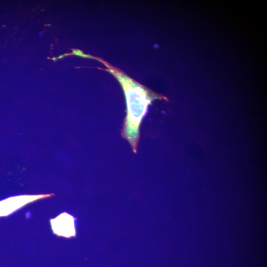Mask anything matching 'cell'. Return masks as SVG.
<instances>
[{
	"label": "cell",
	"instance_id": "cell-2",
	"mask_svg": "<svg viewBox=\"0 0 267 267\" xmlns=\"http://www.w3.org/2000/svg\"><path fill=\"white\" fill-rule=\"evenodd\" d=\"M53 195H22L5 199L0 201V217H6L29 203Z\"/></svg>",
	"mask_w": 267,
	"mask_h": 267
},
{
	"label": "cell",
	"instance_id": "cell-3",
	"mask_svg": "<svg viewBox=\"0 0 267 267\" xmlns=\"http://www.w3.org/2000/svg\"><path fill=\"white\" fill-rule=\"evenodd\" d=\"M54 233L58 236L70 237L75 234L74 218L66 213L61 214L54 219L50 220Z\"/></svg>",
	"mask_w": 267,
	"mask_h": 267
},
{
	"label": "cell",
	"instance_id": "cell-1",
	"mask_svg": "<svg viewBox=\"0 0 267 267\" xmlns=\"http://www.w3.org/2000/svg\"><path fill=\"white\" fill-rule=\"evenodd\" d=\"M108 68L121 83L126 98V116L121 136L128 141L135 154L140 138V126L148 106L155 99L168 100L165 96L152 91L110 66Z\"/></svg>",
	"mask_w": 267,
	"mask_h": 267
}]
</instances>
